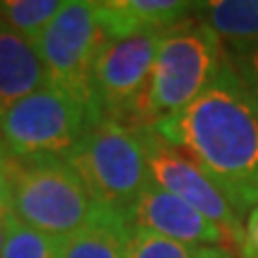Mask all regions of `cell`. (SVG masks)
Listing matches in <instances>:
<instances>
[{"mask_svg":"<svg viewBox=\"0 0 258 258\" xmlns=\"http://www.w3.org/2000/svg\"><path fill=\"white\" fill-rule=\"evenodd\" d=\"M95 120L86 103L47 84L3 110L0 140L15 159L67 157Z\"/></svg>","mask_w":258,"mask_h":258,"instance_id":"cell-5","label":"cell"},{"mask_svg":"<svg viewBox=\"0 0 258 258\" xmlns=\"http://www.w3.org/2000/svg\"><path fill=\"white\" fill-rule=\"evenodd\" d=\"M47 84L35 43L0 22V108H9Z\"/></svg>","mask_w":258,"mask_h":258,"instance_id":"cell-11","label":"cell"},{"mask_svg":"<svg viewBox=\"0 0 258 258\" xmlns=\"http://www.w3.org/2000/svg\"><path fill=\"white\" fill-rule=\"evenodd\" d=\"M11 159V155H9V151H7V147H5V142L0 140V164H5V161H9Z\"/></svg>","mask_w":258,"mask_h":258,"instance_id":"cell-22","label":"cell"},{"mask_svg":"<svg viewBox=\"0 0 258 258\" xmlns=\"http://www.w3.org/2000/svg\"><path fill=\"white\" fill-rule=\"evenodd\" d=\"M161 32L106 41L93 71V110L129 127H147V99Z\"/></svg>","mask_w":258,"mask_h":258,"instance_id":"cell-6","label":"cell"},{"mask_svg":"<svg viewBox=\"0 0 258 258\" xmlns=\"http://www.w3.org/2000/svg\"><path fill=\"white\" fill-rule=\"evenodd\" d=\"M230 56L232 64H235L239 78L243 80V84L247 88V95H249V101L254 106V112L258 116V47L249 50L245 54H239V56Z\"/></svg>","mask_w":258,"mask_h":258,"instance_id":"cell-17","label":"cell"},{"mask_svg":"<svg viewBox=\"0 0 258 258\" xmlns=\"http://www.w3.org/2000/svg\"><path fill=\"white\" fill-rule=\"evenodd\" d=\"M13 217L43 235L64 239L91 220L97 203L64 157L7 161Z\"/></svg>","mask_w":258,"mask_h":258,"instance_id":"cell-3","label":"cell"},{"mask_svg":"<svg viewBox=\"0 0 258 258\" xmlns=\"http://www.w3.org/2000/svg\"><path fill=\"white\" fill-rule=\"evenodd\" d=\"M196 247L161 237L142 226H132L125 258H194Z\"/></svg>","mask_w":258,"mask_h":258,"instance_id":"cell-16","label":"cell"},{"mask_svg":"<svg viewBox=\"0 0 258 258\" xmlns=\"http://www.w3.org/2000/svg\"><path fill=\"white\" fill-rule=\"evenodd\" d=\"M151 127L196 161L241 220L258 205V116L228 52L196 101Z\"/></svg>","mask_w":258,"mask_h":258,"instance_id":"cell-1","label":"cell"},{"mask_svg":"<svg viewBox=\"0 0 258 258\" xmlns=\"http://www.w3.org/2000/svg\"><path fill=\"white\" fill-rule=\"evenodd\" d=\"M129 226H142L161 237L174 239L179 243L191 247L205 245H230L228 237L217 224L196 211L191 205L183 203L181 198L172 196L170 191L149 185L136 200L127 215Z\"/></svg>","mask_w":258,"mask_h":258,"instance_id":"cell-9","label":"cell"},{"mask_svg":"<svg viewBox=\"0 0 258 258\" xmlns=\"http://www.w3.org/2000/svg\"><path fill=\"white\" fill-rule=\"evenodd\" d=\"M5 237H7V220L0 217V252H3V245H5Z\"/></svg>","mask_w":258,"mask_h":258,"instance_id":"cell-21","label":"cell"},{"mask_svg":"<svg viewBox=\"0 0 258 258\" xmlns=\"http://www.w3.org/2000/svg\"><path fill=\"white\" fill-rule=\"evenodd\" d=\"M196 3L187 0H93L95 20L106 41L144 32H170L194 18Z\"/></svg>","mask_w":258,"mask_h":258,"instance_id":"cell-10","label":"cell"},{"mask_svg":"<svg viewBox=\"0 0 258 258\" xmlns=\"http://www.w3.org/2000/svg\"><path fill=\"white\" fill-rule=\"evenodd\" d=\"M64 159L80 174L95 203L125 220L140 194L153 183L142 127L112 118H97Z\"/></svg>","mask_w":258,"mask_h":258,"instance_id":"cell-2","label":"cell"},{"mask_svg":"<svg viewBox=\"0 0 258 258\" xmlns=\"http://www.w3.org/2000/svg\"><path fill=\"white\" fill-rule=\"evenodd\" d=\"M144 144L149 151L151 181L157 187L170 191L183 203L191 205L224 230L230 245L241 247L243 241V220L224 198V194L213 185V181L200 170V166L187 157L181 149L164 140L151 125L142 127Z\"/></svg>","mask_w":258,"mask_h":258,"instance_id":"cell-8","label":"cell"},{"mask_svg":"<svg viewBox=\"0 0 258 258\" xmlns=\"http://www.w3.org/2000/svg\"><path fill=\"white\" fill-rule=\"evenodd\" d=\"M13 215V194H11V176L7 170V161L0 164V217L9 220Z\"/></svg>","mask_w":258,"mask_h":258,"instance_id":"cell-19","label":"cell"},{"mask_svg":"<svg viewBox=\"0 0 258 258\" xmlns=\"http://www.w3.org/2000/svg\"><path fill=\"white\" fill-rule=\"evenodd\" d=\"M0 116H3V108H0Z\"/></svg>","mask_w":258,"mask_h":258,"instance_id":"cell-23","label":"cell"},{"mask_svg":"<svg viewBox=\"0 0 258 258\" xmlns=\"http://www.w3.org/2000/svg\"><path fill=\"white\" fill-rule=\"evenodd\" d=\"M194 20L211 28L232 56L258 47V0L196 3Z\"/></svg>","mask_w":258,"mask_h":258,"instance_id":"cell-12","label":"cell"},{"mask_svg":"<svg viewBox=\"0 0 258 258\" xmlns=\"http://www.w3.org/2000/svg\"><path fill=\"white\" fill-rule=\"evenodd\" d=\"M241 258H258V205L247 213L243 226V241H241Z\"/></svg>","mask_w":258,"mask_h":258,"instance_id":"cell-18","label":"cell"},{"mask_svg":"<svg viewBox=\"0 0 258 258\" xmlns=\"http://www.w3.org/2000/svg\"><path fill=\"white\" fill-rule=\"evenodd\" d=\"M64 0H3L0 22L35 41L41 30L58 15Z\"/></svg>","mask_w":258,"mask_h":258,"instance_id":"cell-14","label":"cell"},{"mask_svg":"<svg viewBox=\"0 0 258 258\" xmlns=\"http://www.w3.org/2000/svg\"><path fill=\"white\" fill-rule=\"evenodd\" d=\"M60 241L62 239L43 235L11 215L7 220V237L0 258H58Z\"/></svg>","mask_w":258,"mask_h":258,"instance_id":"cell-15","label":"cell"},{"mask_svg":"<svg viewBox=\"0 0 258 258\" xmlns=\"http://www.w3.org/2000/svg\"><path fill=\"white\" fill-rule=\"evenodd\" d=\"M226 50L215 32L189 20L159 41L147 99V125L174 116L213 84Z\"/></svg>","mask_w":258,"mask_h":258,"instance_id":"cell-4","label":"cell"},{"mask_svg":"<svg viewBox=\"0 0 258 258\" xmlns=\"http://www.w3.org/2000/svg\"><path fill=\"white\" fill-rule=\"evenodd\" d=\"M194 258H235L226 247L220 245H205V247H196Z\"/></svg>","mask_w":258,"mask_h":258,"instance_id":"cell-20","label":"cell"},{"mask_svg":"<svg viewBox=\"0 0 258 258\" xmlns=\"http://www.w3.org/2000/svg\"><path fill=\"white\" fill-rule=\"evenodd\" d=\"M132 226L120 213L97 205L93 217L60 241L58 258H125Z\"/></svg>","mask_w":258,"mask_h":258,"instance_id":"cell-13","label":"cell"},{"mask_svg":"<svg viewBox=\"0 0 258 258\" xmlns=\"http://www.w3.org/2000/svg\"><path fill=\"white\" fill-rule=\"evenodd\" d=\"M32 43L41 56L50 86L69 93L93 110V71L106 43L95 20L93 0H64L58 15Z\"/></svg>","mask_w":258,"mask_h":258,"instance_id":"cell-7","label":"cell"}]
</instances>
